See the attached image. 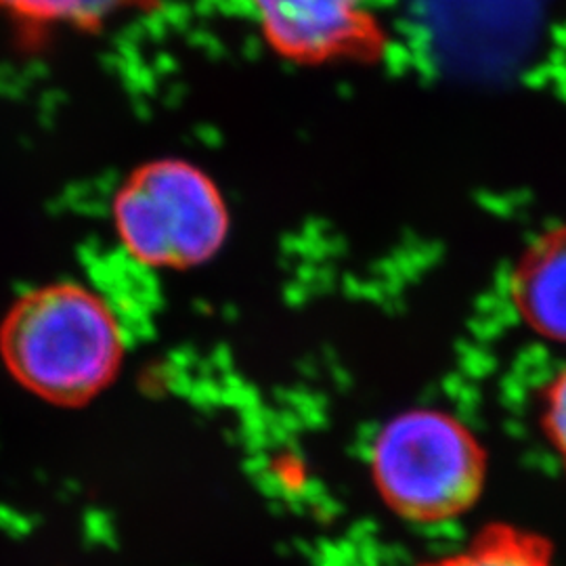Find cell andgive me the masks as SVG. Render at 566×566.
<instances>
[{
    "instance_id": "cell-1",
    "label": "cell",
    "mask_w": 566,
    "mask_h": 566,
    "mask_svg": "<svg viewBox=\"0 0 566 566\" xmlns=\"http://www.w3.org/2000/svg\"><path fill=\"white\" fill-rule=\"evenodd\" d=\"M369 479L390 514L409 525H443L474 510L485 493L489 453L455 413L407 409L378 428Z\"/></svg>"
},
{
    "instance_id": "cell-2",
    "label": "cell",
    "mask_w": 566,
    "mask_h": 566,
    "mask_svg": "<svg viewBox=\"0 0 566 566\" xmlns=\"http://www.w3.org/2000/svg\"><path fill=\"white\" fill-rule=\"evenodd\" d=\"M128 338L114 308L81 283L42 285L9 311L0 344L23 385L55 401H82L116 371Z\"/></svg>"
},
{
    "instance_id": "cell-3",
    "label": "cell",
    "mask_w": 566,
    "mask_h": 566,
    "mask_svg": "<svg viewBox=\"0 0 566 566\" xmlns=\"http://www.w3.org/2000/svg\"><path fill=\"white\" fill-rule=\"evenodd\" d=\"M122 248L139 264L187 269L210 261L223 245L229 212L214 181L193 164H143L114 200Z\"/></svg>"
},
{
    "instance_id": "cell-4",
    "label": "cell",
    "mask_w": 566,
    "mask_h": 566,
    "mask_svg": "<svg viewBox=\"0 0 566 566\" xmlns=\"http://www.w3.org/2000/svg\"><path fill=\"white\" fill-rule=\"evenodd\" d=\"M266 42L283 57L303 63L367 51L376 28L364 0H242Z\"/></svg>"
},
{
    "instance_id": "cell-5",
    "label": "cell",
    "mask_w": 566,
    "mask_h": 566,
    "mask_svg": "<svg viewBox=\"0 0 566 566\" xmlns=\"http://www.w3.org/2000/svg\"><path fill=\"white\" fill-rule=\"evenodd\" d=\"M512 301L535 334L566 344V227L526 250L512 280Z\"/></svg>"
},
{
    "instance_id": "cell-6",
    "label": "cell",
    "mask_w": 566,
    "mask_h": 566,
    "mask_svg": "<svg viewBox=\"0 0 566 566\" xmlns=\"http://www.w3.org/2000/svg\"><path fill=\"white\" fill-rule=\"evenodd\" d=\"M418 566H556V549L546 535L533 528L489 523L465 546Z\"/></svg>"
},
{
    "instance_id": "cell-7",
    "label": "cell",
    "mask_w": 566,
    "mask_h": 566,
    "mask_svg": "<svg viewBox=\"0 0 566 566\" xmlns=\"http://www.w3.org/2000/svg\"><path fill=\"white\" fill-rule=\"evenodd\" d=\"M154 0H0V13L46 25L99 28L124 11L149 7Z\"/></svg>"
},
{
    "instance_id": "cell-8",
    "label": "cell",
    "mask_w": 566,
    "mask_h": 566,
    "mask_svg": "<svg viewBox=\"0 0 566 566\" xmlns=\"http://www.w3.org/2000/svg\"><path fill=\"white\" fill-rule=\"evenodd\" d=\"M539 426L566 476V365L542 392Z\"/></svg>"
},
{
    "instance_id": "cell-9",
    "label": "cell",
    "mask_w": 566,
    "mask_h": 566,
    "mask_svg": "<svg viewBox=\"0 0 566 566\" xmlns=\"http://www.w3.org/2000/svg\"><path fill=\"white\" fill-rule=\"evenodd\" d=\"M82 533H84V542L88 546L116 547V528L112 523V516L103 510L91 507L84 512L82 518Z\"/></svg>"
},
{
    "instance_id": "cell-10",
    "label": "cell",
    "mask_w": 566,
    "mask_h": 566,
    "mask_svg": "<svg viewBox=\"0 0 566 566\" xmlns=\"http://www.w3.org/2000/svg\"><path fill=\"white\" fill-rule=\"evenodd\" d=\"M39 525L36 518L0 504V528L11 537H28Z\"/></svg>"
},
{
    "instance_id": "cell-11",
    "label": "cell",
    "mask_w": 566,
    "mask_h": 566,
    "mask_svg": "<svg viewBox=\"0 0 566 566\" xmlns=\"http://www.w3.org/2000/svg\"><path fill=\"white\" fill-rule=\"evenodd\" d=\"M76 493H78V483L76 481H65L63 486H61V497L63 500H72Z\"/></svg>"
}]
</instances>
